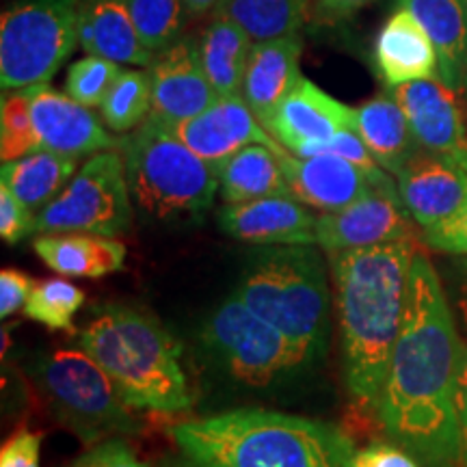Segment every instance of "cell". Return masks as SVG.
Returning <instances> with one entry per match:
<instances>
[{
    "mask_svg": "<svg viewBox=\"0 0 467 467\" xmlns=\"http://www.w3.org/2000/svg\"><path fill=\"white\" fill-rule=\"evenodd\" d=\"M182 3L189 14L197 16V14H206L210 9H217L221 0H182Z\"/></svg>",
    "mask_w": 467,
    "mask_h": 467,
    "instance_id": "obj_44",
    "label": "cell"
},
{
    "mask_svg": "<svg viewBox=\"0 0 467 467\" xmlns=\"http://www.w3.org/2000/svg\"><path fill=\"white\" fill-rule=\"evenodd\" d=\"M452 159H457V161L461 162V165L465 167V171H467V150H465V151H461L459 156H452Z\"/></svg>",
    "mask_w": 467,
    "mask_h": 467,
    "instance_id": "obj_45",
    "label": "cell"
},
{
    "mask_svg": "<svg viewBox=\"0 0 467 467\" xmlns=\"http://www.w3.org/2000/svg\"><path fill=\"white\" fill-rule=\"evenodd\" d=\"M409 217L422 227L440 225L467 202V171L448 154L420 148L396 175Z\"/></svg>",
    "mask_w": 467,
    "mask_h": 467,
    "instance_id": "obj_14",
    "label": "cell"
},
{
    "mask_svg": "<svg viewBox=\"0 0 467 467\" xmlns=\"http://www.w3.org/2000/svg\"><path fill=\"white\" fill-rule=\"evenodd\" d=\"M217 221L227 236L251 244H317V221L295 197L225 203Z\"/></svg>",
    "mask_w": 467,
    "mask_h": 467,
    "instance_id": "obj_19",
    "label": "cell"
},
{
    "mask_svg": "<svg viewBox=\"0 0 467 467\" xmlns=\"http://www.w3.org/2000/svg\"><path fill=\"white\" fill-rule=\"evenodd\" d=\"M202 342L227 375L247 388H271L312 364L295 342L258 317L236 292L210 314Z\"/></svg>",
    "mask_w": 467,
    "mask_h": 467,
    "instance_id": "obj_9",
    "label": "cell"
},
{
    "mask_svg": "<svg viewBox=\"0 0 467 467\" xmlns=\"http://www.w3.org/2000/svg\"><path fill=\"white\" fill-rule=\"evenodd\" d=\"M355 128L375 161L392 175L420 150L400 104L389 93L355 109Z\"/></svg>",
    "mask_w": 467,
    "mask_h": 467,
    "instance_id": "obj_25",
    "label": "cell"
},
{
    "mask_svg": "<svg viewBox=\"0 0 467 467\" xmlns=\"http://www.w3.org/2000/svg\"><path fill=\"white\" fill-rule=\"evenodd\" d=\"M461 5H463V9H465V14H467V0H461Z\"/></svg>",
    "mask_w": 467,
    "mask_h": 467,
    "instance_id": "obj_48",
    "label": "cell"
},
{
    "mask_svg": "<svg viewBox=\"0 0 467 467\" xmlns=\"http://www.w3.org/2000/svg\"><path fill=\"white\" fill-rule=\"evenodd\" d=\"M72 467H150L134 452V448L126 440L110 437L100 443H93L83 457H78Z\"/></svg>",
    "mask_w": 467,
    "mask_h": 467,
    "instance_id": "obj_36",
    "label": "cell"
},
{
    "mask_svg": "<svg viewBox=\"0 0 467 467\" xmlns=\"http://www.w3.org/2000/svg\"><path fill=\"white\" fill-rule=\"evenodd\" d=\"M42 435L22 429L5 441L0 451V467H39Z\"/></svg>",
    "mask_w": 467,
    "mask_h": 467,
    "instance_id": "obj_39",
    "label": "cell"
},
{
    "mask_svg": "<svg viewBox=\"0 0 467 467\" xmlns=\"http://www.w3.org/2000/svg\"><path fill=\"white\" fill-rule=\"evenodd\" d=\"M279 162L290 195L323 213H337L361 200L372 189V184L392 180L389 173L383 178H372L361 167L334 154L296 156L285 150L284 154H279Z\"/></svg>",
    "mask_w": 467,
    "mask_h": 467,
    "instance_id": "obj_16",
    "label": "cell"
},
{
    "mask_svg": "<svg viewBox=\"0 0 467 467\" xmlns=\"http://www.w3.org/2000/svg\"><path fill=\"white\" fill-rule=\"evenodd\" d=\"M119 63L104 57H85L72 63L66 76V93L87 109L102 107L110 87L119 78Z\"/></svg>",
    "mask_w": 467,
    "mask_h": 467,
    "instance_id": "obj_34",
    "label": "cell"
},
{
    "mask_svg": "<svg viewBox=\"0 0 467 467\" xmlns=\"http://www.w3.org/2000/svg\"><path fill=\"white\" fill-rule=\"evenodd\" d=\"M251 42L254 39L236 22L219 11L197 42L203 72L219 98L243 96L244 69H247L249 52L254 46Z\"/></svg>",
    "mask_w": 467,
    "mask_h": 467,
    "instance_id": "obj_27",
    "label": "cell"
},
{
    "mask_svg": "<svg viewBox=\"0 0 467 467\" xmlns=\"http://www.w3.org/2000/svg\"><path fill=\"white\" fill-rule=\"evenodd\" d=\"M184 145L202 156L208 165L219 169L244 145L260 143L284 154L285 148L260 124L243 96L219 98L208 110L192 119L169 126Z\"/></svg>",
    "mask_w": 467,
    "mask_h": 467,
    "instance_id": "obj_13",
    "label": "cell"
},
{
    "mask_svg": "<svg viewBox=\"0 0 467 467\" xmlns=\"http://www.w3.org/2000/svg\"><path fill=\"white\" fill-rule=\"evenodd\" d=\"M463 344L440 275L416 254L399 340L375 413L389 441L422 467H459L457 385Z\"/></svg>",
    "mask_w": 467,
    "mask_h": 467,
    "instance_id": "obj_1",
    "label": "cell"
},
{
    "mask_svg": "<svg viewBox=\"0 0 467 467\" xmlns=\"http://www.w3.org/2000/svg\"><path fill=\"white\" fill-rule=\"evenodd\" d=\"M424 243L443 254L467 255V202L451 219L424 230Z\"/></svg>",
    "mask_w": 467,
    "mask_h": 467,
    "instance_id": "obj_37",
    "label": "cell"
},
{
    "mask_svg": "<svg viewBox=\"0 0 467 467\" xmlns=\"http://www.w3.org/2000/svg\"><path fill=\"white\" fill-rule=\"evenodd\" d=\"M375 66L388 87L437 78L440 58L420 22L399 7L375 39Z\"/></svg>",
    "mask_w": 467,
    "mask_h": 467,
    "instance_id": "obj_22",
    "label": "cell"
},
{
    "mask_svg": "<svg viewBox=\"0 0 467 467\" xmlns=\"http://www.w3.org/2000/svg\"><path fill=\"white\" fill-rule=\"evenodd\" d=\"M26 93L42 150L78 161L119 148V141L110 137L102 121L67 93L55 91L48 83L28 87Z\"/></svg>",
    "mask_w": 467,
    "mask_h": 467,
    "instance_id": "obj_15",
    "label": "cell"
},
{
    "mask_svg": "<svg viewBox=\"0 0 467 467\" xmlns=\"http://www.w3.org/2000/svg\"><path fill=\"white\" fill-rule=\"evenodd\" d=\"M76 159L39 150L25 159L3 162L0 184L9 186L14 195L35 214L48 206L76 175Z\"/></svg>",
    "mask_w": 467,
    "mask_h": 467,
    "instance_id": "obj_28",
    "label": "cell"
},
{
    "mask_svg": "<svg viewBox=\"0 0 467 467\" xmlns=\"http://www.w3.org/2000/svg\"><path fill=\"white\" fill-rule=\"evenodd\" d=\"M128 7L143 44L154 55L178 42L189 14L182 0H128Z\"/></svg>",
    "mask_w": 467,
    "mask_h": 467,
    "instance_id": "obj_33",
    "label": "cell"
},
{
    "mask_svg": "<svg viewBox=\"0 0 467 467\" xmlns=\"http://www.w3.org/2000/svg\"><path fill=\"white\" fill-rule=\"evenodd\" d=\"M370 3H375V0H318L317 17L323 22H340L358 14Z\"/></svg>",
    "mask_w": 467,
    "mask_h": 467,
    "instance_id": "obj_42",
    "label": "cell"
},
{
    "mask_svg": "<svg viewBox=\"0 0 467 467\" xmlns=\"http://www.w3.org/2000/svg\"><path fill=\"white\" fill-rule=\"evenodd\" d=\"M191 467H348L358 448L334 424L271 409H232L171 426Z\"/></svg>",
    "mask_w": 467,
    "mask_h": 467,
    "instance_id": "obj_3",
    "label": "cell"
},
{
    "mask_svg": "<svg viewBox=\"0 0 467 467\" xmlns=\"http://www.w3.org/2000/svg\"><path fill=\"white\" fill-rule=\"evenodd\" d=\"M236 295L317 361L329 337V282L314 244H258Z\"/></svg>",
    "mask_w": 467,
    "mask_h": 467,
    "instance_id": "obj_5",
    "label": "cell"
},
{
    "mask_svg": "<svg viewBox=\"0 0 467 467\" xmlns=\"http://www.w3.org/2000/svg\"><path fill=\"white\" fill-rule=\"evenodd\" d=\"M78 340L132 409L154 413L191 409L182 347L151 314L124 303H102L78 331Z\"/></svg>",
    "mask_w": 467,
    "mask_h": 467,
    "instance_id": "obj_4",
    "label": "cell"
},
{
    "mask_svg": "<svg viewBox=\"0 0 467 467\" xmlns=\"http://www.w3.org/2000/svg\"><path fill=\"white\" fill-rule=\"evenodd\" d=\"M167 467H191L189 463H186V461L182 459V457H180V461H178V463H169Z\"/></svg>",
    "mask_w": 467,
    "mask_h": 467,
    "instance_id": "obj_46",
    "label": "cell"
},
{
    "mask_svg": "<svg viewBox=\"0 0 467 467\" xmlns=\"http://www.w3.org/2000/svg\"><path fill=\"white\" fill-rule=\"evenodd\" d=\"M219 14L236 22L254 42L299 33L306 0H221Z\"/></svg>",
    "mask_w": 467,
    "mask_h": 467,
    "instance_id": "obj_29",
    "label": "cell"
},
{
    "mask_svg": "<svg viewBox=\"0 0 467 467\" xmlns=\"http://www.w3.org/2000/svg\"><path fill=\"white\" fill-rule=\"evenodd\" d=\"M388 93L400 104L420 148L448 156L467 150L457 89L440 78H422L389 87Z\"/></svg>",
    "mask_w": 467,
    "mask_h": 467,
    "instance_id": "obj_17",
    "label": "cell"
},
{
    "mask_svg": "<svg viewBox=\"0 0 467 467\" xmlns=\"http://www.w3.org/2000/svg\"><path fill=\"white\" fill-rule=\"evenodd\" d=\"M35 217L37 214L17 200L9 186L0 184V236L5 243L16 244L33 234Z\"/></svg>",
    "mask_w": 467,
    "mask_h": 467,
    "instance_id": "obj_35",
    "label": "cell"
},
{
    "mask_svg": "<svg viewBox=\"0 0 467 467\" xmlns=\"http://www.w3.org/2000/svg\"><path fill=\"white\" fill-rule=\"evenodd\" d=\"M433 42L440 58L437 78L452 89H463L467 57V14L461 0H399Z\"/></svg>",
    "mask_w": 467,
    "mask_h": 467,
    "instance_id": "obj_24",
    "label": "cell"
},
{
    "mask_svg": "<svg viewBox=\"0 0 467 467\" xmlns=\"http://www.w3.org/2000/svg\"><path fill=\"white\" fill-rule=\"evenodd\" d=\"M348 467H422L394 441H372L358 448Z\"/></svg>",
    "mask_w": 467,
    "mask_h": 467,
    "instance_id": "obj_38",
    "label": "cell"
},
{
    "mask_svg": "<svg viewBox=\"0 0 467 467\" xmlns=\"http://www.w3.org/2000/svg\"><path fill=\"white\" fill-rule=\"evenodd\" d=\"M85 303V292L61 277L42 279L33 285L25 314L48 329L74 331V317Z\"/></svg>",
    "mask_w": 467,
    "mask_h": 467,
    "instance_id": "obj_31",
    "label": "cell"
},
{
    "mask_svg": "<svg viewBox=\"0 0 467 467\" xmlns=\"http://www.w3.org/2000/svg\"><path fill=\"white\" fill-rule=\"evenodd\" d=\"M217 175L219 197L225 203H243L279 195L292 197L279 154L266 145H244L217 169Z\"/></svg>",
    "mask_w": 467,
    "mask_h": 467,
    "instance_id": "obj_26",
    "label": "cell"
},
{
    "mask_svg": "<svg viewBox=\"0 0 467 467\" xmlns=\"http://www.w3.org/2000/svg\"><path fill=\"white\" fill-rule=\"evenodd\" d=\"M102 121L113 132H132L151 115V78L141 69H121L104 98Z\"/></svg>",
    "mask_w": 467,
    "mask_h": 467,
    "instance_id": "obj_30",
    "label": "cell"
},
{
    "mask_svg": "<svg viewBox=\"0 0 467 467\" xmlns=\"http://www.w3.org/2000/svg\"><path fill=\"white\" fill-rule=\"evenodd\" d=\"M39 385L48 396L58 422L87 446L141 429L137 416L110 377L85 350L63 348L37 366Z\"/></svg>",
    "mask_w": 467,
    "mask_h": 467,
    "instance_id": "obj_7",
    "label": "cell"
},
{
    "mask_svg": "<svg viewBox=\"0 0 467 467\" xmlns=\"http://www.w3.org/2000/svg\"><path fill=\"white\" fill-rule=\"evenodd\" d=\"M42 150L26 89L5 91L0 104V159L11 162Z\"/></svg>",
    "mask_w": 467,
    "mask_h": 467,
    "instance_id": "obj_32",
    "label": "cell"
},
{
    "mask_svg": "<svg viewBox=\"0 0 467 467\" xmlns=\"http://www.w3.org/2000/svg\"><path fill=\"white\" fill-rule=\"evenodd\" d=\"M416 254L411 241L327 254L336 292L344 377L359 405L377 407L405 318Z\"/></svg>",
    "mask_w": 467,
    "mask_h": 467,
    "instance_id": "obj_2",
    "label": "cell"
},
{
    "mask_svg": "<svg viewBox=\"0 0 467 467\" xmlns=\"http://www.w3.org/2000/svg\"><path fill=\"white\" fill-rule=\"evenodd\" d=\"M301 52L303 39L299 33L254 42L251 46L243 80V98L262 126L299 83Z\"/></svg>",
    "mask_w": 467,
    "mask_h": 467,
    "instance_id": "obj_21",
    "label": "cell"
},
{
    "mask_svg": "<svg viewBox=\"0 0 467 467\" xmlns=\"http://www.w3.org/2000/svg\"><path fill=\"white\" fill-rule=\"evenodd\" d=\"M411 241V223L399 184H372L361 200L317 221V244L327 254Z\"/></svg>",
    "mask_w": 467,
    "mask_h": 467,
    "instance_id": "obj_11",
    "label": "cell"
},
{
    "mask_svg": "<svg viewBox=\"0 0 467 467\" xmlns=\"http://www.w3.org/2000/svg\"><path fill=\"white\" fill-rule=\"evenodd\" d=\"M33 279L16 268H3L0 273V317L9 318L17 309H25L33 290Z\"/></svg>",
    "mask_w": 467,
    "mask_h": 467,
    "instance_id": "obj_40",
    "label": "cell"
},
{
    "mask_svg": "<svg viewBox=\"0 0 467 467\" xmlns=\"http://www.w3.org/2000/svg\"><path fill=\"white\" fill-rule=\"evenodd\" d=\"M265 128L292 154L303 145L325 141L340 130H358L355 109L331 98L306 76H301L295 89L265 121Z\"/></svg>",
    "mask_w": 467,
    "mask_h": 467,
    "instance_id": "obj_18",
    "label": "cell"
},
{
    "mask_svg": "<svg viewBox=\"0 0 467 467\" xmlns=\"http://www.w3.org/2000/svg\"><path fill=\"white\" fill-rule=\"evenodd\" d=\"M463 89L467 91V57H465V69H463Z\"/></svg>",
    "mask_w": 467,
    "mask_h": 467,
    "instance_id": "obj_47",
    "label": "cell"
},
{
    "mask_svg": "<svg viewBox=\"0 0 467 467\" xmlns=\"http://www.w3.org/2000/svg\"><path fill=\"white\" fill-rule=\"evenodd\" d=\"M44 265L63 277H104L124 271L126 244L98 234H42L33 243Z\"/></svg>",
    "mask_w": 467,
    "mask_h": 467,
    "instance_id": "obj_23",
    "label": "cell"
},
{
    "mask_svg": "<svg viewBox=\"0 0 467 467\" xmlns=\"http://www.w3.org/2000/svg\"><path fill=\"white\" fill-rule=\"evenodd\" d=\"M457 422H459V467H467V344H463L457 385Z\"/></svg>",
    "mask_w": 467,
    "mask_h": 467,
    "instance_id": "obj_41",
    "label": "cell"
},
{
    "mask_svg": "<svg viewBox=\"0 0 467 467\" xmlns=\"http://www.w3.org/2000/svg\"><path fill=\"white\" fill-rule=\"evenodd\" d=\"M132 202L150 217L180 221L213 208L217 169L175 137L165 121L150 115L130 137L119 139Z\"/></svg>",
    "mask_w": 467,
    "mask_h": 467,
    "instance_id": "obj_6",
    "label": "cell"
},
{
    "mask_svg": "<svg viewBox=\"0 0 467 467\" xmlns=\"http://www.w3.org/2000/svg\"><path fill=\"white\" fill-rule=\"evenodd\" d=\"M151 115L167 126L192 119L219 100L203 72L200 44L191 37L159 52L150 66Z\"/></svg>",
    "mask_w": 467,
    "mask_h": 467,
    "instance_id": "obj_12",
    "label": "cell"
},
{
    "mask_svg": "<svg viewBox=\"0 0 467 467\" xmlns=\"http://www.w3.org/2000/svg\"><path fill=\"white\" fill-rule=\"evenodd\" d=\"M80 0H16L0 17L3 91L48 83L78 44Z\"/></svg>",
    "mask_w": 467,
    "mask_h": 467,
    "instance_id": "obj_8",
    "label": "cell"
},
{
    "mask_svg": "<svg viewBox=\"0 0 467 467\" xmlns=\"http://www.w3.org/2000/svg\"><path fill=\"white\" fill-rule=\"evenodd\" d=\"M454 288H457V306L463 314V320L467 323V258L459 260L457 266H454Z\"/></svg>",
    "mask_w": 467,
    "mask_h": 467,
    "instance_id": "obj_43",
    "label": "cell"
},
{
    "mask_svg": "<svg viewBox=\"0 0 467 467\" xmlns=\"http://www.w3.org/2000/svg\"><path fill=\"white\" fill-rule=\"evenodd\" d=\"M132 225V195L124 156L98 151L78 169L69 184L35 217L39 234H98L121 236Z\"/></svg>",
    "mask_w": 467,
    "mask_h": 467,
    "instance_id": "obj_10",
    "label": "cell"
},
{
    "mask_svg": "<svg viewBox=\"0 0 467 467\" xmlns=\"http://www.w3.org/2000/svg\"><path fill=\"white\" fill-rule=\"evenodd\" d=\"M78 44L87 55L119 66L150 67L156 58L137 31L128 0H80Z\"/></svg>",
    "mask_w": 467,
    "mask_h": 467,
    "instance_id": "obj_20",
    "label": "cell"
}]
</instances>
